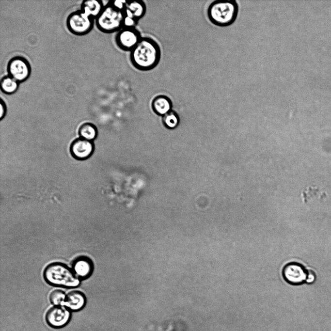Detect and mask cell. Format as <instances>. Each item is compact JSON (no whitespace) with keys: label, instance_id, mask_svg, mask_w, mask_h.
Masks as SVG:
<instances>
[{"label":"cell","instance_id":"44dd1931","mask_svg":"<svg viewBox=\"0 0 331 331\" xmlns=\"http://www.w3.org/2000/svg\"><path fill=\"white\" fill-rule=\"evenodd\" d=\"M126 1L127 0H110L108 2L115 8L120 11H123L126 8Z\"/></svg>","mask_w":331,"mask_h":331},{"label":"cell","instance_id":"7402d4cb","mask_svg":"<svg viewBox=\"0 0 331 331\" xmlns=\"http://www.w3.org/2000/svg\"><path fill=\"white\" fill-rule=\"evenodd\" d=\"M0 119L2 120L5 116L7 112V106L4 100L0 98Z\"/></svg>","mask_w":331,"mask_h":331},{"label":"cell","instance_id":"3957f363","mask_svg":"<svg viewBox=\"0 0 331 331\" xmlns=\"http://www.w3.org/2000/svg\"><path fill=\"white\" fill-rule=\"evenodd\" d=\"M44 276L48 283L54 285L75 287L80 284L79 278L74 272L60 263L49 265L44 271Z\"/></svg>","mask_w":331,"mask_h":331},{"label":"cell","instance_id":"2e32d148","mask_svg":"<svg viewBox=\"0 0 331 331\" xmlns=\"http://www.w3.org/2000/svg\"><path fill=\"white\" fill-rule=\"evenodd\" d=\"M20 83L8 75L0 79V90L6 95H12L18 90Z\"/></svg>","mask_w":331,"mask_h":331},{"label":"cell","instance_id":"9c48e42d","mask_svg":"<svg viewBox=\"0 0 331 331\" xmlns=\"http://www.w3.org/2000/svg\"><path fill=\"white\" fill-rule=\"evenodd\" d=\"M70 317L71 314L68 309L60 306H56L47 311L46 319L50 326L60 328L67 324Z\"/></svg>","mask_w":331,"mask_h":331},{"label":"cell","instance_id":"7c38bea8","mask_svg":"<svg viewBox=\"0 0 331 331\" xmlns=\"http://www.w3.org/2000/svg\"><path fill=\"white\" fill-rule=\"evenodd\" d=\"M151 106L156 113L164 116L172 110V102L169 97L161 95L154 98Z\"/></svg>","mask_w":331,"mask_h":331},{"label":"cell","instance_id":"ba28073f","mask_svg":"<svg viewBox=\"0 0 331 331\" xmlns=\"http://www.w3.org/2000/svg\"><path fill=\"white\" fill-rule=\"evenodd\" d=\"M95 144L93 141L81 138H77L71 143L70 152L76 159L83 160L89 158L93 154Z\"/></svg>","mask_w":331,"mask_h":331},{"label":"cell","instance_id":"5bb4252c","mask_svg":"<svg viewBox=\"0 0 331 331\" xmlns=\"http://www.w3.org/2000/svg\"><path fill=\"white\" fill-rule=\"evenodd\" d=\"M104 5L100 0H85L80 4V10L95 19Z\"/></svg>","mask_w":331,"mask_h":331},{"label":"cell","instance_id":"ac0fdd59","mask_svg":"<svg viewBox=\"0 0 331 331\" xmlns=\"http://www.w3.org/2000/svg\"><path fill=\"white\" fill-rule=\"evenodd\" d=\"M162 120L164 125L167 128L170 129L175 128L178 126L179 122L177 114L173 110L164 115Z\"/></svg>","mask_w":331,"mask_h":331},{"label":"cell","instance_id":"8992f818","mask_svg":"<svg viewBox=\"0 0 331 331\" xmlns=\"http://www.w3.org/2000/svg\"><path fill=\"white\" fill-rule=\"evenodd\" d=\"M7 75L21 83L30 78L32 72L31 65L25 57L15 56L7 63Z\"/></svg>","mask_w":331,"mask_h":331},{"label":"cell","instance_id":"277c9868","mask_svg":"<svg viewBox=\"0 0 331 331\" xmlns=\"http://www.w3.org/2000/svg\"><path fill=\"white\" fill-rule=\"evenodd\" d=\"M124 12L118 10L109 2L95 19L97 29L105 33L117 32L123 27Z\"/></svg>","mask_w":331,"mask_h":331},{"label":"cell","instance_id":"52a82bcc","mask_svg":"<svg viewBox=\"0 0 331 331\" xmlns=\"http://www.w3.org/2000/svg\"><path fill=\"white\" fill-rule=\"evenodd\" d=\"M142 37L140 32L135 27H123L117 32L115 40L119 48L124 51H130Z\"/></svg>","mask_w":331,"mask_h":331},{"label":"cell","instance_id":"8fae6325","mask_svg":"<svg viewBox=\"0 0 331 331\" xmlns=\"http://www.w3.org/2000/svg\"><path fill=\"white\" fill-rule=\"evenodd\" d=\"M93 268L92 261L85 257L78 258L73 265V272L79 278L88 277L92 272Z\"/></svg>","mask_w":331,"mask_h":331},{"label":"cell","instance_id":"5b68a950","mask_svg":"<svg viewBox=\"0 0 331 331\" xmlns=\"http://www.w3.org/2000/svg\"><path fill=\"white\" fill-rule=\"evenodd\" d=\"M95 18L80 9L73 11L66 19L67 29L72 34L82 36L89 33L94 27Z\"/></svg>","mask_w":331,"mask_h":331},{"label":"cell","instance_id":"4fadbf2b","mask_svg":"<svg viewBox=\"0 0 331 331\" xmlns=\"http://www.w3.org/2000/svg\"><path fill=\"white\" fill-rule=\"evenodd\" d=\"M86 303L84 295L79 291H73L69 293L66 297L64 305L73 311L81 309Z\"/></svg>","mask_w":331,"mask_h":331},{"label":"cell","instance_id":"7a4b0ae2","mask_svg":"<svg viewBox=\"0 0 331 331\" xmlns=\"http://www.w3.org/2000/svg\"><path fill=\"white\" fill-rule=\"evenodd\" d=\"M207 14L210 22L219 27H227L236 20L238 5L236 0H215L208 6Z\"/></svg>","mask_w":331,"mask_h":331},{"label":"cell","instance_id":"e0dca14e","mask_svg":"<svg viewBox=\"0 0 331 331\" xmlns=\"http://www.w3.org/2000/svg\"><path fill=\"white\" fill-rule=\"evenodd\" d=\"M97 129L96 126L91 123H85L82 124L79 129V134L80 138L93 141L97 136Z\"/></svg>","mask_w":331,"mask_h":331},{"label":"cell","instance_id":"30bf717a","mask_svg":"<svg viewBox=\"0 0 331 331\" xmlns=\"http://www.w3.org/2000/svg\"><path fill=\"white\" fill-rule=\"evenodd\" d=\"M304 268L300 264L291 263L286 265L283 269L284 279L292 284L302 283L307 277Z\"/></svg>","mask_w":331,"mask_h":331},{"label":"cell","instance_id":"d6986e66","mask_svg":"<svg viewBox=\"0 0 331 331\" xmlns=\"http://www.w3.org/2000/svg\"><path fill=\"white\" fill-rule=\"evenodd\" d=\"M66 296L61 290H53L50 294L49 299L51 302L56 306H60L64 303Z\"/></svg>","mask_w":331,"mask_h":331},{"label":"cell","instance_id":"9a60e30c","mask_svg":"<svg viewBox=\"0 0 331 331\" xmlns=\"http://www.w3.org/2000/svg\"><path fill=\"white\" fill-rule=\"evenodd\" d=\"M126 8L130 11L137 20L144 16L146 10L145 3L143 0H127Z\"/></svg>","mask_w":331,"mask_h":331},{"label":"cell","instance_id":"6da1fadb","mask_svg":"<svg viewBox=\"0 0 331 331\" xmlns=\"http://www.w3.org/2000/svg\"><path fill=\"white\" fill-rule=\"evenodd\" d=\"M161 57L160 47L153 39L142 37L130 51V60L133 66L141 71H149L155 68Z\"/></svg>","mask_w":331,"mask_h":331},{"label":"cell","instance_id":"ffe728a7","mask_svg":"<svg viewBox=\"0 0 331 331\" xmlns=\"http://www.w3.org/2000/svg\"><path fill=\"white\" fill-rule=\"evenodd\" d=\"M138 20L134 17L128 16L124 15L123 27L132 28L135 27Z\"/></svg>","mask_w":331,"mask_h":331}]
</instances>
